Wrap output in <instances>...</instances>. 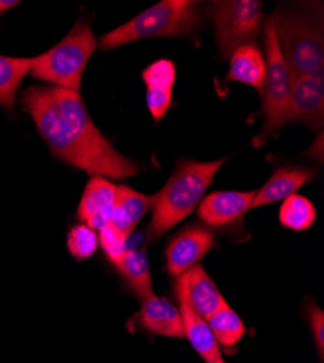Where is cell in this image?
Instances as JSON below:
<instances>
[{
  "mask_svg": "<svg viewBox=\"0 0 324 363\" xmlns=\"http://www.w3.org/2000/svg\"><path fill=\"white\" fill-rule=\"evenodd\" d=\"M303 123L317 133L324 124V76H303L292 80L289 123Z\"/></svg>",
  "mask_w": 324,
  "mask_h": 363,
  "instance_id": "10",
  "label": "cell"
},
{
  "mask_svg": "<svg viewBox=\"0 0 324 363\" xmlns=\"http://www.w3.org/2000/svg\"><path fill=\"white\" fill-rule=\"evenodd\" d=\"M264 77H267V62L262 50L255 43L238 48L230 55L227 80L252 86L260 95Z\"/></svg>",
  "mask_w": 324,
  "mask_h": 363,
  "instance_id": "17",
  "label": "cell"
},
{
  "mask_svg": "<svg viewBox=\"0 0 324 363\" xmlns=\"http://www.w3.org/2000/svg\"><path fill=\"white\" fill-rule=\"evenodd\" d=\"M317 169L310 166H285L276 169L269 180L259 191H256L250 209L285 201L296 195L308 182L314 180Z\"/></svg>",
  "mask_w": 324,
  "mask_h": 363,
  "instance_id": "13",
  "label": "cell"
},
{
  "mask_svg": "<svg viewBox=\"0 0 324 363\" xmlns=\"http://www.w3.org/2000/svg\"><path fill=\"white\" fill-rule=\"evenodd\" d=\"M255 195L256 191L213 192L203 196L198 205V218L211 230L234 228L247 214Z\"/></svg>",
  "mask_w": 324,
  "mask_h": 363,
  "instance_id": "9",
  "label": "cell"
},
{
  "mask_svg": "<svg viewBox=\"0 0 324 363\" xmlns=\"http://www.w3.org/2000/svg\"><path fill=\"white\" fill-rule=\"evenodd\" d=\"M29 72V58L0 55V106L12 111L22 80Z\"/></svg>",
  "mask_w": 324,
  "mask_h": 363,
  "instance_id": "20",
  "label": "cell"
},
{
  "mask_svg": "<svg viewBox=\"0 0 324 363\" xmlns=\"http://www.w3.org/2000/svg\"><path fill=\"white\" fill-rule=\"evenodd\" d=\"M202 25L201 4L194 0H164L102 35L99 47L102 51H111L149 38H185L195 41Z\"/></svg>",
  "mask_w": 324,
  "mask_h": 363,
  "instance_id": "3",
  "label": "cell"
},
{
  "mask_svg": "<svg viewBox=\"0 0 324 363\" xmlns=\"http://www.w3.org/2000/svg\"><path fill=\"white\" fill-rule=\"evenodd\" d=\"M216 247L214 231L205 224L192 223L174 234L166 249V270L173 278L184 275Z\"/></svg>",
  "mask_w": 324,
  "mask_h": 363,
  "instance_id": "8",
  "label": "cell"
},
{
  "mask_svg": "<svg viewBox=\"0 0 324 363\" xmlns=\"http://www.w3.org/2000/svg\"><path fill=\"white\" fill-rule=\"evenodd\" d=\"M141 302V310L137 315V323L141 328L157 336L185 337L179 307H176L169 298L152 295Z\"/></svg>",
  "mask_w": 324,
  "mask_h": 363,
  "instance_id": "14",
  "label": "cell"
},
{
  "mask_svg": "<svg viewBox=\"0 0 324 363\" xmlns=\"http://www.w3.org/2000/svg\"><path fill=\"white\" fill-rule=\"evenodd\" d=\"M16 5H18V2H11V0H0V15L6 12V11H9V9H12Z\"/></svg>",
  "mask_w": 324,
  "mask_h": 363,
  "instance_id": "26",
  "label": "cell"
},
{
  "mask_svg": "<svg viewBox=\"0 0 324 363\" xmlns=\"http://www.w3.org/2000/svg\"><path fill=\"white\" fill-rule=\"evenodd\" d=\"M220 57L228 58L235 50L255 43L263 28V4L257 0H223L207 6Z\"/></svg>",
  "mask_w": 324,
  "mask_h": 363,
  "instance_id": "7",
  "label": "cell"
},
{
  "mask_svg": "<svg viewBox=\"0 0 324 363\" xmlns=\"http://www.w3.org/2000/svg\"><path fill=\"white\" fill-rule=\"evenodd\" d=\"M99 246V238L95 230L86 224L73 227L67 237V249L76 260H86L92 257Z\"/></svg>",
  "mask_w": 324,
  "mask_h": 363,
  "instance_id": "23",
  "label": "cell"
},
{
  "mask_svg": "<svg viewBox=\"0 0 324 363\" xmlns=\"http://www.w3.org/2000/svg\"><path fill=\"white\" fill-rule=\"evenodd\" d=\"M116 186L106 177L92 176L87 182L77 208V218L89 228L99 231L111 223Z\"/></svg>",
  "mask_w": 324,
  "mask_h": 363,
  "instance_id": "12",
  "label": "cell"
},
{
  "mask_svg": "<svg viewBox=\"0 0 324 363\" xmlns=\"http://www.w3.org/2000/svg\"><path fill=\"white\" fill-rule=\"evenodd\" d=\"M264 62H267V77L262 89V115L263 127L255 137L256 147L267 144L279 130L289 124V104L292 79L281 54L272 15L263 22Z\"/></svg>",
  "mask_w": 324,
  "mask_h": 363,
  "instance_id": "6",
  "label": "cell"
},
{
  "mask_svg": "<svg viewBox=\"0 0 324 363\" xmlns=\"http://www.w3.org/2000/svg\"><path fill=\"white\" fill-rule=\"evenodd\" d=\"M207 321L220 347H234L246 335L245 323L242 321L238 313H234L230 308L228 304L220 308Z\"/></svg>",
  "mask_w": 324,
  "mask_h": 363,
  "instance_id": "21",
  "label": "cell"
},
{
  "mask_svg": "<svg viewBox=\"0 0 324 363\" xmlns=\"http://www.w3.org/2000/svg\"><path fill=\"white\" fill-rule=\"evenodd\" d=\"M317 218V211L310 199L298 194L291 195L279 208V223L294 231L308 230Z\"/></svg>",
  "mask_w": 324,
  "mask_h": 363,
  "instance_id": "22",
  "label": "cell"
},
{
  "mask_svg": "<svg viewBox=\"0 0 324 363\" xmlns=\"http://www.w3.org/2000/svg\"><path fill=\"white\" fill-rule=\"evenodd\" d=\"M98 41L91 25L79 19L72 31L52 48L29 58V72L37 80L80 94L82 79Z\"/></svg>",
  "mask_w": 324,
  "mask_h": 363,
  "instance_id": "5",
  "label": "cell"
},
{
  "mask_svg": "<svg viewBox=\"0 0 324 363\" xmlns=\"http://www.w3.org/2000/svg\"><path fill=\"white\" fill-rule=\"evenodd\" d=\"M224 163L225 159L207 163L178 160V166L166 185L150 198L153 214L149 234L152 238H160L194 213Z\"/></svg>",
  "mask_w": 324,
  "mask_h": 363,
  "instance_id": "2",
  "label": "cell"
},
{
  "mask_svg": "<svg viewBox=\"0 0 324 363\" xmlns=\"http://www.w3.org/2000/svg\"><path fill=\"white\" fill-rule=\"evenodd\" d=\"M150 208V198L145 196L130 186H116V195L113 202V214L111 224L123 234H130L137 228L141 218Z\"/></svg>",
  "mask_w": 324,
  "mask_h": 363,
  "instance_id": "18",
  "label": "cell"
},
{
  "mask_svg": "<svg viewBox=\"0 0 324 363\" xmlns=\"http://www.w3.org/2000/svg\"><path fill=\"white\" fill-rule=\"evenodd\" d=\"M281 54L291 79L324 76V37L321 16L304 11L278 9L274 15Z\"/></svg>",
  "mask_w": 324,
  "mask_h": 363,
  "instance_id": "4",
  "label": "cell"
},
{
  "mask_svg": "<svg viewBox=\"0 0 324 363\" xmlns=\"http://www.w3.org/2000/svg\"><path fill=\"white\" fill-rule=\"evenodd\" d=\"M22 108L31 115L51 153L92 176L128 179L141 172L99 131L80 94L54 86H29L21 94Z\"/></svg>",
  "mask_w": 324,
  "mask_h": 363,
  "instance_id": "1",
  "label": "cell"
},
{
  "mask_svg": "<svg viewBox=\"0 0 324 363\" xmlns=\"http://www.w3.org/2000/svg\"><path fill=\"white\" fill-rule=\"evenodd\" d=\"M174 294L179 302V311L184 321L185 337L189 340L195 352L203 359L205 363H227L221 354V347L214 339L208 321L202 318L191 307L182 275L176 278L174 281Z\"/></svg>",
  "mask_w": 324,
  "mask_h": 363,
  "instance_id": "11",
  "label": "cell"
},
{
  "mask_svg": "<svg viewBox=\"0 0 324 363\" xmlns=\"http://www.w3.org/2000/svg\"><path fill=\"white\" fill-rule=\"evenodd\" d=\"M306 315L310 324L311 335L314 339V343L317 346V352L320 359L323 360L324 353V313L323 310L313 301H308L306 306Z\"/></svg>",
  "mask_w": 324,
  "mask_h": 363,
  "instance_id": "25",
  "label": "cell"
},
{
  "mask_svg": "<svg viewBox=\"0 0 324 363\" xmlns=\"http://www.w3.org/2000/svg\"><path fill=\"white\" fill-rule=\"evenodd\" d=\"M116 269L140 301L155 295L150 267L144 249H128L121 262L116 264Z\"/></svg>",
  "mask_w": 324,
  "mask_h": 363,
  "instance_id": "19",
  "label": "cell"
},
{
  "mask_svg": "<svg viewBox=\"0 0 324 363\" xmlns=\"http://www.w3.org/2000/svg\"><path fill=\"white\" fill-rule=\"evenodd\" d=\"M182 278L189 304L202 318L208 320L227 304L223 294L201 264L186 270Z\"/></svg>",
  "mask_w": 324,
  "mask_h": 363,
  "instance_id": "16",
  "label": "cell"
},
{
  "mask_svg": "<svg viewBox=\"0 0 324 363\" xmlns=\"http://www.w3.org/2000/svg\"><path fill=\"white\" fill-rule=\"evenodd\" d=\"M141 77L147 86V108L159 123L172 105L176 67L170 60H157L143 72Z\"/></svg>",
  "mask_w": 324,
  "mask_h": 363,
  "instance_id": "15",
  "label": "cell"
},
{
  "mask_svg": "<svg viewBox=\"0 0 324 363\" xmlns=\"http://www.w3.org/2000/svg\"><path fill=\"white\" fill-rule=\"evenodd\" d=\"M98 238H99V245H101L104 253L106 255L109 262H112L116 266L124 257L125 252L128 250L127 249V235L123 234L120 230L115 228L109 223L99 230Z\"/></svg>",
  "mask_w": 324,
  "mask_h": 363,
  "instance_id": "24",
  "label": "cell"
}]
</instances>
